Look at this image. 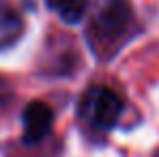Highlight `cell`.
<instances>
[{"instance_id":"obj_4","label":"cell","mask_w":159,"mask_h":157,"mask_svg":"<svg viewBox=\"0 0 159 157\" xmlns=\"http://www.w3.org/2000/svg\"><path fill=\"white\" fill-rule=\"evenodd\" d=\"M24 35V20L11 7L0 2V52L13 48Z\"/></svg>"},{"instance_id":"obj_6","label":"cell","mask_w":159,"mask_h":157,"mask_svg":"<svg viewBox=\"0 0 159 157\" xmlns=\"http://www.w3.org/2000/svg\"><path fill=\"white\" fill-rule=\"evenodd\" d=\"M11 99V86L4 82V80H0V105L7 104Z\"/></svg>"},{"instance_id":"obj_1","label":"cell","mask_w":159,"mask_h":157,"mask_svg":"<svg viewBox=\"0 0 159 157\" xmlns=\"http://www.w3.org/2000/svg\"><path fill=\"white\" fill-rule=\"evenodd\" d=\"M135 28V15L127 0H99L88 26L90 48L99 60H110Z\"/></svg>"},{"instance_id":"obj_5","label":"cell","mask_w":159,"mask_h":157,"mask_svg":"<svg viewBox=\"0 0 159 157\" xmlns=\"http://www.w3.org/2000/svg\"><path fill=\"white\" fill-rule=\"evenodd\" d=\"M48 7L54 13L67 22V24H78L84 20L86 11H88V0H45Z\"/></svg>"},{"instance_id":"obj_2","label":"cell","mask_w":159,"mask_h":157,"mask_svg":"<svg viewBox=\"0 0 159 157\" xmlns=\"http://www.w3.org/2000/svg\"><path fill=\"white\" fill-rule=\"evenodd\" d=\"M120 114V97L106 86H90L80 101V116L97 131H110L118 123Z\"/></svg>"},{"instance_id":"obj_3","label":"cell","mask_w":159,"mask_h":157,"mask_svg":"<svg viewBox=\"0 0 159 157\" xmlns=\"http://www.w3.org/2000/svg\"><path fill=\"white\" fill-rule=\"evenodd\" d=\"M54 125V112L45 101H30L22 112V142L26 146L41 144Z\"/></svg>"}]
</instances>
